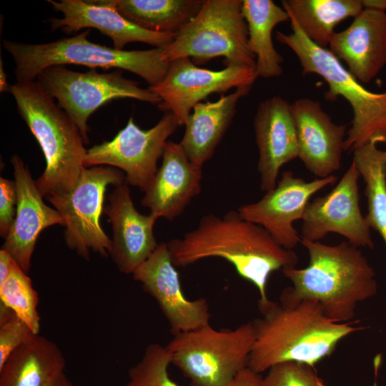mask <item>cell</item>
I'll return each mask as SVG.
<instances>
[{
    "instance_id": "4",
    "label": "cell",
    "mask_w": 386,
    "mask_h": 386,
    "mask_svg": "<svg viewBox=\"0 0 386 386\" xmlns=\"http://www.w3.org/2000/svg\"><path fill=\"white\" fill-rule=\"evenodd\" d=\"M10 93L46 159L37 189L45 197L69 192L85 167L87 149L78 127L38 81H16Z\"/></svg>"
},
{
    "instance_id": "16",
    "label": "cell",
    "mask_w": 386,
    "mask_h": 386,
    "mask_svg": "<svg viewBox=\"0 0 386 386\" xmlns=\"http://www.w3.org/2000/svg\"><path fill=\"white\" fill-rule=\"evenodd\" d=\"M62 18L49 19L52 30L61 29L70 34L85 28H94L109 36L114 48L124 50L132 42H141L164 47L171 44L177 34L157 33L145 30L124 18L111 0H53L47 1Z\"/></svg>"
},
{
    "instance_id": "26",
    "label": "cell",
    "mask_w": 386,
    "mask_h": 386,
    "mask_svg": "<svg viewBox=\"0 0 386 386\" xmlns=\"http://www.w3.org/2000/svg\"><path fill=\"white\" fill-rule=\"evenodd\" d=\"M282 7L297 22L304 34L317 46L327 49L335 28L363 9L361 0H283Z\"/></svg>"
},
{
    "instance_id": "21",
    "label": "cell",
    "mask_w": 386,
    "mask_h": 386,
    "mask_svg": "<svg viewBox=\"0 0 386 386\" xmlns=\"http://www.w3.org/2000/svg\"><path fill=\"white\" fill-rule=\"evenodd\" d=\"M162 157L142 204L158 218L172 221L200 193L202 167L192 162L179 143L172 141L166 143Z\"/></svg>"
},
{
    "instance_id": "18",
    "label": "cell",
    "mask_w": 386,
    "mask_h": 386,
    "mask_svg": "<svg viewBox=\"0 0 386 386\" xmlns=\"http://www.w3.org/2000/svg\"><path fill=\"white\" fill-rule=\"evenodd\" d=\"M108 200L104 212L113 231L109 255L121 272L132 274L159 245L153 230L158 217L137 210L126 182L116 186Z\"/></svg>"
},
{
    "instance_id": "39",
    "label": "cell",
    "mask_w": 386,
    "mask_h": 386,
    "mask_svg": "<svg viewBox=\"0 0 386 386\" xmlns=\"http://www.w3.org/2000/svg\"><path fill=\"white\" fill-rule=\"evenodd\" d=\"M384 143L386 145V140L384 142ZM384 154H385V163H386V149H385V150H384Z\"/></svg>"
},
{
    "instance_id": "25",
    "label": "cell",
    "mask_w": 386,
    "mask_h": 386,
    "mask_svg": "<svg viewBox=\"0 0 386 386\" xmlns=\"http://www.w3.org/2000/svg\"><path fill=\"white\" fill-rule=\"evenodd\" d=\"M242 12L248 30V46L255 56L257 77L279 76L283 69L282 55L272 41L274 28L290 21L287 11L272 0H242Z\"/></svg>"
},
{
    "instance_id": "29",
    "label": "cell",
    "mask_w": 386,
    "mask_h": 386,
    "mask_svg": "<svg viewBox=\"0 0 386 386\" xmlns=\"http://www.w3.org/2000/svg\"><path fill=\"white\" fill-rule=\"evenodd\" d=\"M1 303L11 309L35 334L39 333V297L30 277L14 262L5 282L0 286Z\"/></svg>"
},
{
    "instance_id": "14",
    "label": "cell",
    "mask_w": 386,
    "mask_h": 386,
    "mask_svg": "<svg viewBox=\"0 0 386 386\" xmlns=\"http://www.w3.org/2000/svg\"><path fill=\"white\" fill-rule=\"evenodd\" d=\"M337 180L333 174L307 182L285 171L273 189L259 201L242 205L237 212L243 219L262 227L279 245L292 250L301 241L293 223L302 219L314 194Z\"/></svg>"
},
{
    "instance_id": "32",
    "label": "cell",
    "mask_w": 386,
    "mask_h": 386,
    "mask_svg": "<svg viewBox=\"0 0 386 386\" xmlns=\"http://www.w3.org/2000/svg\"><path fill=\"white\" fill-rule=\"evenodd\" d=\"M35 334L14 312L0 303V367Z\"/></svg>"
},
{
    "instance_id": "15",
    "label": "cell",
    "mask_w": 386,
    "mask_h": 386,
    "mask_svg": "<svg viewBox=\"0 0 386 386\" xmlns=\"http://www.w3.org/2000/svg\"><path fill=\"white\" fill-rule=\"evenodd\" d=\"M132 275L154 299L173 335L210 324L211 313L206 299L190 300L184 295L167 243L159 244Z\"/></svg>"
},
{
    "instance_id": "8",
    "label": "cell",
    "mask_w": 386,
    "mask_h": 386,
    "mask_svg": "<svg viewBox=\"0 0 386 386\" xmlns=\"http://www.w3.org/2000/svg\"><path fill=\"white\" fill-rule=\"evenodd\" d=\"M223 56L226 66L255 68L241 0H204L197 14L164 47L167 62L188 57L196 65Z\"/></svg>"
},
{
    "instance_id": "37",
    "label": "cell",
    "mask_w": 386,
    "mask_h": 386,
    "mask_svg": "<svg viewBox=\"0 0 386 386\" xmlns=\"http://www.w3.org/2000/svg\"><path fill=\"white\" fill-rule=\"evenodd\" d=\"M46 386H74V385L64 372L50 382Z\"/></svg>"
},
{
    "instance_id": "5",
    "label": "cell",
    "mask_w": 386,
    "mask_h": 386,
    "mask_svg": "<svg viewBox=\"0 0 386 386\" xmlns=\"http://www.w3.org/2000/svg\"><path fill=\"white\" fill-rule=\"evenodd\" d=\"M288 13V12H287ZM292 32L277 31L276 40L288 46L298 58L302 74L321 76L329 89L325 93L328 101L344 98L353 113L352 126L347 132L344 151L375 142L386 140V92L376 93L366 89L327 49L311 41L302 32L295 19L288 13Z\"/></svg>"
},
{
    "instance_id": "30",
    "label": "cell",
    "mask_w": 386,
    "mask_h": 386,
    "mask_svg": "<svg viewBox=\"0 0 386 386\" xmlns=\"http://www.w3.org/2000/svg\"><path fill=\"white\" fill-rule=\"evenodd\" d=\"M172 364L166 346L149 344L142 359L128 372L126 386H179L168 373Z\"/></svg>"
},
{
    "instance_id": "12",
    "label": "cell",
    "mask_w": 386,
    "mask_h": 386,
    "mask_svg": "<svg viewBox=\"0 0 386 386\" xmlns=\"http://www.w3.org/2000/svg\"><path fill=\"white\" fill-rule=\"evenodd\" d=\"M257 78L254 67L226 66L214 71L197 66L185 57L169 62L162 81L149 89L161 99L158 109L172 113L179 126H184L194 107L209 95L252 86Z\"/></svg>"
},
{
    "instance_id": "36",
    "label": "cell",
    "mask_w": 386,
    "mask_h": 386,
    "mask_svg": "<svg viewBox=\"0 0 386 386\" xmlns=\"http://www.w3.org/2000/svg\"><path fill=\"white\" fill-rule=\"evenodd\" d=\"M364 9L386 12V0H361Z\"/></svg>"
},
{
    "instance_id": "1",
    "label": "cell",
    "mask_w": 386,
    "mask_h": 386,
    "mask_svg": "<svg viewBox=\"0 0 386 386\" xmlns=\"http://www.w3.org/2000/svg\"><path fill=\"white\" fill-rule=\"evenodd\" d=\"M172 263L184 267L203 259L222 258L258 290V306L270 300L267 285L270 274L296 267L297 254L279 245L262 227L231 210L223 217L204 215L197 227L167 243Z\"/></svg>"
},
{
    "instance_id": "3",
    "label": "cell",
    "mask_w": 386,
    "mask_h": 386,
    "mask_svg": "<svg viewBox=\"0 0 386 386\" xmlns=\"http://www.w3.org/2000/svg\"><path fill=\"white\" fill-rule=\"evenodd\" d=\"M258 307L262 317L252 321L255 339L248 362V367L258 374L289 361L314 367L332 355L342 339L363 329L353 322L333 321L315 300L293 307L270 300Z\"/></svg>"
},
{
    "instance_id": "34",
    "label": "cell",
    "mask_w": 386,
    "mask_h": 386,
    "mask_svg": "<svg viewBox=\"0 0 386 386\" xmlns=\"http://www.w3.org/2000/svg\"><path fill=\"white\" fill-rule=\"evenodd\" d=\"M262 377L249 367L242 370L227 386H262Z\"/></svg>"
},
{
    "instance_id": "38",
    "label": "cell",
    "mask_w": 386,
    "mask_h": 386,
    "mask_svg": "<svg viewBox=\"0 0 386 386\" xmlns=\"http://www.w3.org/2000/svg\"><path fill=\"white\" fill-rule=\"evenodd\" d=\"M11 85L7 83L6 76L3 66V61L0 60V91L1 92H10Z\"/></svg>"
},
{
    "instance_id": "27",
    "label": "cell",
    "mask_w": 386,
    "mask_h": 386,
    "mask_svg": "<svg viewBox=\"0 0 386 386\" xmlns=\"http://www.w3.org/2000/svg\"><path fill=\"white\" fill-rule=\"evenodd\" d=\"M127 19L145 30L177 34L199 11L203 0H111Z\"/></svg>"
},
{
    "instance_id": "22",
    "label": "cell",
    "mask_w": 386,
    "mask_h": 386,
    "mask_svg": "<svg viewBox=\"0 0 386 386\" xmlns=\"http://www.w3.org/2000/svg\"><path fill=\"white\" fill-rule=\"evenodd\" d=\"M328 49L360 82H370L386 66V12L363 8Z\"/></svg>"
},
{
    "instance_id": "31",
    "label": "cell",
    "mask_w": 386,
    "mask_h": 386,
    "mask_svg": "<svg viewBox=\"0 0 386 386\" xmlns=\"http://www.w3.org/2000/svg\"><path fill=\"white\" fill-rule=\"evenodd\" d=\"M262 386H326L314 367L298 362H284L271 367L262 377Z\"/></svg>"
},
{
    "instance_id": "20",
    "label": "cell",
    "mask_w": 386,
    "mask_h": 386,
    "mask_svg": "<svg viewBox=\"0 0 386 386\" xmlns=\"http://www.w3.org/2000/svg\"><path fill=\"white\" fill-rule=\"evenodd\" d=\"M11 162L17 192L16 214L1 249L9 252L28 273L40 233L54 224L64 225V222L56 209L44 204L43 196L21 157L14 155Z\"/></svg>"
},
{
    "instance_id": "7",
    "label": "cell",
    "mask_w": 386,
    "mask_h": 386,
    "mask_svg": "<svg viewBox=\"0 0 386 386\" xmlns=\"http://www.w3.org/2000/svg\"><path fill=\"white\" fill-rule=\"evenodd\" d=\"M254 339L252 321L234 329L209 324L174 335L166 347L190 386H227L248 367Z\"/></svg>"
},
{
    "instance_id": "6",
    "label": "cell",
    "mask_w": 386,
    "mask_h": 386,
    "mask_svg": "<svg viewBox=\"0 0 386 386\" xmlns=\"http://www.w3.org/2000/svg\"><path fill=\"white\" fill-rule=\"evenodd\" d=\"M89 34L86 29L71 37L36 44L4 40L3 45L14 61L17 82L34 81L44 69L65 64L127 70L141 76L149 86L165 76L169 63L163 58L164 47L119 50L91 42L87 38Z\"/></svg>"
},
{
    "instance_id": "11",
    "label": "cell",
    "mask_w": 386,
    "mask_h": 386,
    "mask_svg": "<svg viewBox=\"0 0 386 386\" xmlns=\"http://www.w3.org/2000/svg\"><path fill=\"white\" fill-rule=\"evenodd\" d=\"M179 124L171 112L147 130L139 128L131 117L125 127L110 141L86 150L84 166L108 164L124 171L126 183L144 192L157 171L168 138Z\"/></svg>"
},
{
    "instance_id": "24",
    "label": "cell",
    "mask_w": 386,
    "mask_h": 386,
    "mask_svg": "<svg viewBox=\"0 0 386 386\" xmlns=\"http://www.w3.org/2000/svg\"><path fill=\"white\" fill-rule=\"evenodd\" d=\"M66 360L51 340L34 335L0 367V386H46L64 372Z\"/></svg>"
},
{
    "instance_id": "28",
    "label": "cell",
    "mask_w": 386,
    "mask_h": 386,
    "mask_svg": "<svg viewBox=\"0 0 386 386\" xmlns=\"http://www.w3.org/2000/svg\"><path fill=\"white\" fill-rule=\"evenodd\" d=\"M375 142L353 151V159L365 184L367 199L366 220L377 231L386 247V163L384 150Z\"/></svg>"
},
{
    "instance_id": "9",
    "label": "cell",
    "mask_w": 386,
    "mask_h": 386,
    "mask_svg": "<svg viewBox=\"0 0 386 386\" xmlns=\"http://www.w3.org/2000/svg\"><path fill=\"white\" fill-rule=\"evenodd\" d=\"M38 81L58 102L78 127L84 144H89L87 121L105 103L119 98H132L159 104L160 97L149 88L127 79L120 70L99 73L74 71L64 66H54L42 71Z\"/></svg>"
},
{
    "instance_id": "2",
    "label": "cell",
    "mask_w": 386,
    "mask_h": 386,
    "mask_svg": "<svg viewBox=\"0 0 386 386\" xmlns=\"http://www.w3.org/2000/svg\"><path fill=\"white\" fill-rule=\"evenodd\" d=\"M309 254L302 269H283L292 284L280 295L281 305L293 307L302 300L317 302L330 319L348 322L355 315L359 302L377 292L375 272L360 249L344 241L335 245L301 238Z\"/></svg>"
},
{
    "instance_id": "19",
    "label": "cell",
    "mask_w": 386,
    "mask_h": 386,
    "mask_svg": "<svg viewBox=\"0 0 386 386\" xmlns=\"http://www.w3.org/2000/svg\"><path fill=\"white\" fill-rule=\"evenodd\" d=\"M253 124L259 152L260 188L266 192L276 187L281 167L298 158L297 134L290 104L279 96L262 101Z\"/></svg>"
},
{
    "instance_id": "23",
    "label": "cell",
    "mask_w": 386,
    "mask_h": 386,
    "mask_svg": "<svg viewBox=\"0 0 386 386\" xmlns=\"http://www.w3.org/2000/svg\"><path fill=\"white\" fill-rule=\"evenodd\" d=\"M252 86L236 88L215 102L196 104L189 115L179 144L189 160L202 167L212 158L230 126L239 100L247 95Z\"/></svg>"
},
{
    "instance_id": "35",
    "label": "cell",
    "mask_w": 386,
    "mask_h": 386,
    "mask_svg": "<svg viewBox=\"0 0 386 386\" xmlns=\"http://www.w3.org/2000/svg\"><path fill=\"white\" fill-rule=\"evenodd\" d=\"M15 260L6 251L0 250V286L9 277Z\"/></svg>"
},
{
    "instance_id": "17",
    "label": "cell",
    "mask_w": 386,
    "mask_h": 386,
    "mask_svg": "<svg viewBox=\"0 0 386 386\" xmlns=\"http://www.w3.org/2000/svg\"><path fill=\"white\" fill-rule=\"evenodd\" d=\"M297 130L299 155L307 169L319 178L333 175L341 166L347 132L346 124H337L310 98L290 104Z\"/></svg>"
},
{
    "instance_id": "10",
    "label": "cell",
    "mask_w": 386,
    "mask_h": 386,
    "mask_svg": "<svg viewBox=\"0 0 386 386\" xmlns=\"http://www.w3.org/2000/svg\"><path fill=\"white\" fill-rule=\"evenodd\" d=\"M124 182L126 177L117 168L84 167L69 192L46 197L64 220L66 245L86 260L91 251L109 255L112 240L100 224L104 195L108 185L116 187Z\"/></svg>"
},
{
    "instance_id": "33",
    "label": "cell",
    "mask_w": 386,
    "mask_h": 386,
    "mask_svg": "<svg viewBox=\"0 0 386 386\" xmlns=\"http://www.w3.org/2000/svg\"><path fill=\"white\" fill-rule=\"evenodd\" d=\"M17 207L15 181L0 178V235L6 239L14 222Z\"/></svg>"
},
{
    "instance_id": "13",
    "label": "cell",
    "mask_w": 386,
    "mask_h": 386,
    "mask_svg": "<svg viewBox=\"0 0 386 386\" xmlns=\"http://www.w3.org/2000/svg\"><path fill=\"white\" fill-rule=\"evenodd\" d=\"M360 177L352 161L329 194L308 203L302 219L301 238L320 242L329 233H335L359 248L374 247L371 228L360 207Z\"/></svg>"
}]
</instances>
